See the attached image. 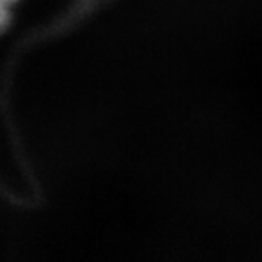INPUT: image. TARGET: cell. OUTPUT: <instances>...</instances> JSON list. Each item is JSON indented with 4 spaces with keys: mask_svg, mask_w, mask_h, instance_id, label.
Masks as SVG:
<instances>
[{
    "mask_svg": "<svg viewBox=\"0 0 262 262\" xmlns=\"http://www.w3.org/2000/svg\"><path fill=\"white\" fill-rule=\"evenodd\" d=\"M11 24V4L0 0V33H4Z\"/></svg>",
    "mask_w": 262,
    "mask_h": 262,
    "instance_id": "6da1fadb",
    "label": "cell"
},
{
    "mask_svg": "<svg viewBox=\"0 0 262 262\" xmlns=\"http://www.w3.org/2000/svg\"><path fill=\"white\" fill-rule=\"evenodd\" d=\"M4 2H8V4H11V6H13V4L16 2V0H4Z\"/></svg>",
    "mask_w": 262,
    "mask_h": 262,
    "instance_id": "7a4b0ae2",
    "label": "cell"
}]
</instances>
